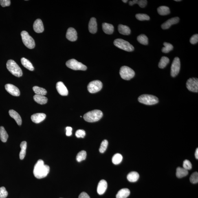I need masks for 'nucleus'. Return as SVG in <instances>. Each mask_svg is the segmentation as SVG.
<instances>
[{
	"label": "nucleus",
	"mask_w": 198,
	"mask_h": 198,
	"mask_svg": "<svg viewBox=\"0 0 198 198\" xmlns=\"http://www.w3.org/2000/svg\"><path fill=\"white\" fill-rule=\"evenodd\" d=\"M6 67L9 71L15 76L20 77L23 75L21 68L14 60H8L7 62Z\"/></svg>",
	"instance_id": "7ed1b4c3"
},
{
	"label": "nucleus",
	"mask_w": 198,
	"mask_h": 198,
	"mask_svg": "<svg viewBox=\"0 0 198 198\" xmlns=\"http://www.w3.org/2000/svg\"><path fill=\"white\" fill-rule=\"evenodd\" d=\"M33 28L36 33H40L43 32L44 26L42 21L40 19H37L33 25Z\"/></svg>",
	"instance_id": "a211bd4d"
},
{
	"label": "nucleus",
	"mask_w": 198,
	"mask_h": 198,
	"mask_svg": "<svg viewBox=\"0 0 198 198\" xmlns=\"http://www.w3.org/2000/svg\"><path fill=\"white\" fill-rule=\"evenodd\" d=\"M190 182L193 184L198 182V173L197 172H195L193 173L190 178Z\"/></svg>",
	"instance_id": "58836bf2"
},
{
	"label": "nucleus",
	"mask_w": 198,
	"mask_h": 198,
	"mask_svg": "<svg viewBox=\"0 0 198 198\" xmlns=\"http://www.w3.org/2000/svg\"><path fill=\"white\" fill-rule=\"evenodd\" d=\"M139 175L137 172L133 171L130 172L127 176L128 180L130 182H134L138 180Z\"/></svg>",
	"instance_id": "393cba45"
},
{
	"label": "nucleus",
	"mask_w": 198,
	"mask_h": 198,
	"mask_svg": "<svg viewBox=\"0 0 198 198\" xmlns=\"http://www.w3.org/2000/svg\"><path fill=\"white\" fill-rule=\"evenodd\" d=\"M50 167L44 164L42 160H39L34 166L33 173L35 177L38 179H42L46 177L49 173Z\"/></svg>",
	"instance_id": "f257e3e1"
},
{
	"label": "nucleus",
	"mask_w": 198,
	"mask_h": 198,
	"mask_svg": "<svg viewBox=\"0 0 198 198\" xmlns=\"http://www.w3.org/2000/svg\"><path fill=\"white\" fill-rule=\"evenodd\" d=\"M27 143L26 141H24L20 144V148H21V151L19 154L20 159L23 160L25 157L26 155V150Z\"/></svg>",
	"instance_id": "c85d7f7f"
},
{
	"label": "nucleus",
	"mask_w": 198,
	"mask_h": 198,
	"mask_svg": "<svg viewBox=\"0 0 198 198\" xmlns=\"http://www.w3.org/2000/svg\"><path fill=\"white\" fill-rule=\"evenodd\" d=\"M97 26L96 18L94 17L91 18L90 20L89 24V32L93 34L96 33L97 31Z\"/></svg>",
	"instance_id": "6ab92c4d"
},
{
	"label": "nucleus",
	"mask_w": 198,
	"mask_h": 198,
	"mask_svg": "<svg viewBox=\"0 0 198 198\" xmlns=\"http://www.w3.org/2000/svg\"></svg>",
	"instance_id": "864d4df0"
},
{
	"label": "nucleus",
	"mask_w": 198,
	"mask_h": 198,
	"mask_svg": "<svg viewBox=\"0 0 198 198\" xmlns=\"http://www.w3.org/2000/svg\"><path fill=\"white\" fill-rule=\"evenodd\" d=\"M108 184L106 181L105 180L102 179L99 182L98 186H97V193L100 195H102L105 192L107 188Z\"/></svg>",
	"instance_id": "dca6fc26"
},
{
	"label": "nucleus",
	"mask_w": 198,
	"mask_h": 198,
	"mask_svg": "<svg viewBox=\"0 0 198 198\" xmlns=\"http://www.w3.org/2000/svg\"><path fill=\"white\" fill-rule=\"evenodd\" d=\"M8 195V192L4 187L0 188V198H6Z\"/></svg>",
	"instance_id": "a19ab883"
},
{
	"label": "nucleus",
	"mask_w": 198,
	"mask_h": 198,
	"mask_svg": "<svg viewBox=\"0 0 198 198\" xmlns=\"http://www.w3.org/2000/svg\"><path fill=\"white\" fill-rule=\"evenodd\" d=\"M102 29L104 32L107 34H112L114 31L113 26L111 24L104 23L102 25Z\"/></svg>",
	"instance_id": "412c9836"
},
{
	"label": "nucleus",
	"mask_w": 198,
	"mask_h": 198,
	"mask_svg": "<svg viewBox=\"0 0 198 198\" xmlns=\"http://www.w3.org/2000/svg\"><path fill=\"white\" fill-rule=\"evenodd\" d=\"M102 87V82L100 80H96L90 82L87 86V89L90 93H95L100 91Z\"/></svg>",
	"instance_id": "1a4fd4ad"
},
{
	"label": "nucleus",
	"mask_w": 198,
	"mask_h": 198,
	"mask_svg": "<svg viewBox=\"0 0 198 198\" xmlns=\"http://www.w3.org/2000/svg\"><path fill=\"white\" fill-rule=\"evenodd\" d=\"M79 198H90L88 194L85 192L81 193L79 196Z\"/></svg>",
	"instance_id": "de8ad7c7"
},
{
	"label": "nucleus",
	"mask_w": 198,
	"mask_h": 198,
	"mask_svg": "<svg viewBox=\"0 0 198 198\" xmlns=\"http://www.w3.org/2000/svg\"><path fill=\"white\" fill-rule=\"evenodd\" d=\"M188 174V170L185 169V168L178 167L176 171V176L178 178H181L186 177Z\"/></svg>",
	"instance_id": "a878e982"
},
{
	"label": "nucleus",
	"mask_w": 198,
	"mask_h": 198,
	"mask_svg": "<svg viewBox=\"0 0 198 198\" xmlns=\"http://www.w3.org/2000/svg\"><path fill=\"white\" fill-rule=\"evenodd\" d=\"M87 156V153L84 150H82L76 156V160L79 162L85 160Z\"/></svg>",
	"instance_id": "f704fd0d"
},
{
	"label": "nucleus",
	"mask_w": 198,
	"mask_h": 198,
	"mask_svg": "<svg viewBox=\"0 0 198 198\" xmlns=\"http://www.w3.org/2000/svg\"><path fill=\"white\" fill-rule=\"evenodd\" d=\"M21 62L24 67L26 68L29 70L31 71L34 70V68L32 64L27 59L25 58H22L21 59Z\"/></svg>",
	"instance_id": "bb28decb"
},
{
	"label": "nucleus",
	"mask_w": 198,
	"mask_h": 198,
	"mask_svg": "<svg viewBox=\"0 0 198 198\" xmlns=\"http://www.w3.org/2000/svg\"><path fill=\"white\" fill-rule=\"evenodd\" d=\"M190 43L193 44L197 43L198 41V35L196 34L192 36L190 40Z\"/></svg>",
	"instance_id": "37998d69"
},
{
	"label": "nucleus",
	"mask_w": 198,
	"mask_h": 198,
	"mask_svg": "<svg viewBox=\"0 0 198 198\" xmlns=\"http://www.w3.org/2000/svg\"><path fill=\"white\" fill-rule=\"evenodd\" d=\"M56 89L58 93L62 96H67L68 94L67 88L64 85L63 82H57Z\"/></svg>",
	"instance_id": "2eb2a0df"
},
{
	"label": "nucleus",
	"mask_w": 198,
	"mask_h": 198,
	"mask_svg": "<svg viewBox=\"0 0 198 198\" xmlns=\"http://www.w3.org/2000/svg\"><path fill=\"white\" fill-rule=\"evenodd\" d=\"M137 4H138L141 8H144L147 4V1L146 0H140V1L138 0Z\"/></svg>",
	"instance_id": "a18cd8bd"
},
{
	"label": "nucleus",
	"mask_w": 198,
	"mask_h": 198,
	"mask_svg": "<svg viewBox=\"0 0 198 198\" xmlns=\"http://www.w3.org/2000/svg\"><path fill=\"white\" fill-rule=\"evenodd\" d=\"M157 12L160 15L166 16L170 13V11L168 7L161 6L158 8Z\"/></svg>",
	"instance_id": "cd10ccee"
},
{
	"label": "nucleus",
	"mask_w": 198,
	"mask_h": 198,
	"mask_svg": "<svg viewBox=\"0 0 198 198\" xmlns=\"http://www.w3.org/2000/svg\"><path fill=\"white\" fill-rule=\"evenodd\" d=\"M175 1L176 2H180V1H181V0H175Z\"/></svg>",
	"instance_id": "603ef678"
},
{
	"label": "nucleus",
	"mask_w": 198,
	"mask_h": 198,
	"mask_svg": "<svg viewBox=\"0 0 198 198\" xmlns=\"http://www.w3.org/2000/svg\"><path fill=\"white\" fill-rule=\"evenodd\" d=\"M10 0H0V4L3 7L9 6L10 5Z\"/></svg>",
	"instance_id": "c03bdc74"
},
{
	"label": "nucleus",
	"mask_w": 198,
	"mask_h": 198,
	"mask_svg": "<svg viewBox=\"0 0 198 198\" xmlns=\"http://www.w3.org/2000/svg\"><path fill=\"white\" fill-rule=\"evenodd\" d=\"M103 116L102 112L100 110H94L88 112L84 115V120L88 122H97L102 118Z\"/></svg>",
	"instance_id": "f03ea898"
},
{
	"label": "nucleus",
	"mask_w": 198,
	"mask_h": 198,
	"mask_svg": "<svg viewBox=\"0 0 198 198\" xmlns=\"http://www.w3.org/2000/svg\"><path fill=\"white\" fill-rule=\"evenodd\" d=\"M136 18L139 21H144V20H149L150 19L149 16L147 14H137L136 15Z\"/></svg>",
	"instance_id": "4c0bfd02"
},
{
	"label": "nucleus",
	"mask_w": 198,
	"mask_h": 198,
	"mask_svg": "<svg viewBox=\"0 0 198 198\" xmlns=\"http://www.w3.org/2000/svg\"><path fill=\"white\" fill-rule=\"evenodd\" d=\"M34 99L35 101L41 105L46 104L48 101L47 97L44 95L36 94L34 96Z\"/></svg>",
	"instance_id": "5701e85b"
},
{
	"label": "nucleus",
	"mask_w": 198,
	"mask_h": 198,
	"mask_svg": "<svg viewBox=\"0 0 198 198\" xmlns=\"http://www.w3.org/2000/svg\"><path fill=\"white\" fill-rule=\"evenodd\" d=\"M9 114L11 117L15 120L18 125H21L22 124L21 117L17 112L14 111L13 110H10L9 111Z\"/></svg>",
	"instance_id": "aec40b11"
},
{
	"label": "nucleus",
	"mask_w": 198,
	"mask_h": 198,
	"mask_svg": "<svg viewBox=\"0 0 198 198\" xmlns=\"http://www.w3.org/2000/svg\"><path fill=\"white\" fill-rule=\"evenodd\" d=\"M108 145V142L107 140H104L101 144L99 151L100 153H104L105 152L106 149H107Z\"/></svg>",
	"instance_id": "e433bc0d"
},
{
	"label": "nucleus",
	"mask_w": 198,
	"mask_h": 198,
	"mask_svg": "<svg viewBox=\"0 0 198 198\" xmlns=\"http://www.w3.org/2000/svg\"><path fill=\"white\" fill-rule=\"evenodd\" d=\"M66 65L68 68L74 70L86 71L87 69L86 65L74 59L68 61Z\"/></svg>",
	"instance_id": "0eeeda50"
},
{
	"label": "nucleus",
	"mask_w": 198,
	"mask_h": 198,
	"mask_svg": "<svg viewBox=\"0 0 198 198\" xmlns=\"http://www.w3.org/2000/svg\"><path fill=\"white\" fill-rule=\"evenodd\" d=\"M6 90L14 96H20V93L19 89L13 85L10 84H7L5 86Z\"/></svg>",
	"instance_id": "f8f14e48"
},
{
	"label": "nucleus",
	"mask_w": 198,
	"mask_h": 198,
	"mask_svg": "<svg viewBox=\"0 0 198 198\" xmlns=\"http://www.w3.org/2000/svg\"><path fill=\"white\" fill-rule=\"evenodd\" d=\"M137 39L139 43L142 45H147L148 44V39L147 37L144 34H141L138 36Z\"/></svg>",
	"instance_id": "473e14b6"
},
{
	"label": "nucleus",
	"mask_w": 198,
	"mask_h": 198,
	"mask_svg": "<svg viewBox=\"0 0 198 198\" xmlns=\"http://www.w3.org/2000/svg\"><path fill=\"white\" fill-rule=\"evenodd\" d=\"M170 60L166 57H161L160 61L159 64V67L161 69L164 68L167 64L169 63Z\"/></svg>",
	"instance_id": "2f4dec72"
},
{
	"label": "nucleus",
	"mask_w": 198,
	"mask_h": 198,
	"mask_svg": "<svg viewBox=\"0 0 198 198\" xmlns=\"http://www.w3.org/2000/svg\"><path fill=\"white\" fill-rule=\"evenodd\" d=\"M118 31L120 34L126 35H128L131 33V30L129 27L122 24L119 25Z\"/></svg>",
	"instance_id": "b1692460"
},
{
	"label": "nucleus",
	"mask_w": 198,
	"mask_h": 198,
	"mask_svg": "<svg viewBox=\"0 0 198 198\" xmlns=\"http://www.w3.org/2000/svg\"><path fill=\"white\" fill-rule=\"evenodd\" d=\"M8 138V135L3 127H0V138L2 142H6Z\"/></svg>",
	"instance_id": "c756f323"
},
{
	"label": "nucleus",
	"mask_w": 198,
	"mask_h": 198,
	"mask_svg": "<svg viewBox=\"0 0 198 198\" xmlns=\"http://www.w3.org/2000/svg\"><path fill=\"white\" fill-rule=\"evenodd\" d=\"M75 135L78 138H83L86 135V132L84 130H79L76 131Z\"/></svg>",
	"instance_id": "79ce46f5"
},
{
	"label": "nucleus",
	"mask_w": 198,
	"mask_h": 198,
	"mask_svg": "<svg viewBox=\"0 0 198 198\" xmlns=\"http://www.w3.org/2000/svg\"><path fill=\"white\" fill-rule=\"evenodd\" d=\"M21 35L24 45L29 49H34L35 44L32 37L29 35L27 31H22Z\"/></svg>",
	"instance_id": "6e6552de"
},
{
	"label": "nucleus",
	"mask_w": 198,
	"mask_h": 198,
	"mask_svg": "<svg viewBox=\"0 0 198 198\" xmlns=\"http://www.w3.org/2000/svg\"><path fill=\"white\" fill-rule=\"evenodd\" d=\"M163 45L164 47H163L162 49V51L163 53H168L173 49V46L171 44L167 42H164Z\"/></svg>",
	"instance_id": "c9c22d12"
},
{
	"label": "nucleus",
	"mask_w": 198,
	"mask_h": 198,
	"mask_svg": "<svg viewBox=\"0 0 198 198\" xmlns=\"http://www.w3.org/2000/svg\"><path fill=\"white\" fill-rule=\"evenodd\" d=\"M120 75L123 79L128 80L134 78L135 73L133 69L127 66H124L121 68Z\"/></svg>",
	"instance_id": "423d86ee"
},
{
	"label": "nucleus",
	"mask_w": 198,
	"mask_h": 198,
	"mask_svg": "<svg viewBox=\"0 0 198 198\" xmlns=\"http://www.w3.org/2000/svg\"><path fill=\"white\" fill-rule=\"evenodd\" d=\"M138 0H133V1H130L129 2V4L130 6H133L134 5L137 4Z\"/></svg>",
	"instance_id": "09e8293b"
},
{
	"label": "nucleus",
	"mask_w": 198,
	"mask_h": 198,
	"mask_svg": "<svg viewBox=\"0 0 198 198\" xmlns=\"http://www.w3.org/2000/svg\"><path fill=\"white\" fill-rule=\"evenodd\" d=\"M46 115L43 113H37L31 116V119L35 123H39L45 119Z\"/></svg>",
	"instance_id": "f3484780"
},
{
	"label": "nucleus",
	"mask_w": 198,
	"mask_h": 198,
	"mask_svg": "<svg viewBox=\"0 0 198 198\" xmlns=\"http://www.w3.org/2000/svg\"><path fill=\"white\" fill-rule=\"evenodd\" d=\"M66 38L69 41L71 42L76 41L78 38L76 30L73 28H69L67 31Z\"/></svg>",
	"instance_id": "ddd939ff"
},
{
	"label": "nucleus",
	"mask_w": 198,
	"mask_h": 198,
	"mask_svg": "<svg viewBox=\"0 0 198 198\" xmlns=\"http://www.w3.org/2000/svg\"><path fill=\"white\" fill-rule=\"evenodd\" d=\"M186 87L190 91L193 92L198 93V79L197 78H191L187 80Z\"/></svg>",
	"instance_id": "9b49d317"
},
{
	"label": "nucleus",
	"mask_w": 198,
	"mask_h": 198,
	"mask_svg": "<svg viewBox=\"0 0 198 198\" xmlns=\"http://www.w3.org/2000/svg\"><path fill=\"white\" fill-rule=\"evenodd\" d=\"M114 44L116 46L123 50L131 52L134 50V48L129 42L121 38H117L114 41Z\"/></svg>",
	"instance_id": "39448f33"
},
{
	"label": "nucleus",
	"mask_w": 198,
	"mask_h": 198,
	"mask_svg": "<svg viewBox=\"0 0 198 198\" xmlns=\"http://www.w3.org/2000/svg\"><path fill=\"white\" fill-rule=\"evenodd\" d=\"M122 1L124 3H127L128 2V1L127 0H123Z\"/></svg>",
	"instance_id": "3c124183"
},
{
	"label": "nucleus",
	"mask_w": 198,
	"mask_h": 198,
	"mask_svg": "<svg viewBox=\"0 0 198 198\" xmlns=\"http://www.w3.org/2000/svg\"><path fill=\"white\" fill-rule=\"evenodd\" d=\"M33 91L37 95H45L47 94V92L44 88L35 86L33 87Z\"/></svg>",
	"instance_id": "7c9ffc66"
},
{
	"label": "nucleus",
	"mask_w": 198,
	"mask_h": 198,
	"mask_svg": "<svg viewBox=\"0 0 198 198\" xmlns=\"http://www.w3.org/2000/svg\"><path fill=\"white\" fill-rule=\"evenodd\" d=\"M139 102L146 105H153L159 102V99L156 97L148 94H143L138 98Z\"/></svg>",
	"instance_id": "20e7f679"
},
{
	"label": "nucleus",
	"mask_w": 198,
	"mask_h": 198,
	"mask_svg": "<svg viewBox=\"0 0 198 198\" xmlns=\"http://www.w3.org/2000/svg\"><path fill=\"white\" fill-rule=\"evenodd\" d=\"M181 63L179 58L178 57L174 58L171 65L170 75L172 77L177 76L180 69Z\"/></svg>",
	"instance_id": "9d476101"
},
{
	"label": "nucleus",
	"mask_w": 198,
	"mask_h": 198,
	"mask_svg": "<svg viewBox=\"0 0 198 198\" xmlns=\"http://www.w3.org/2000/svg\"><path fill=\"white\" fill-rule=\"evenodd\" d=\"M195 156L196 159H198V148L196 150L195 153Z\"/></svg>",
	"instance_id": "8fccbe9b"
},
{
	"label": "nucleus",
	"mask_w": 198,
	"mask_h": 198,
	"mask_svg": "<svg viewBox=\"0 0 198 198\" xmlns=\"http://www.w3.org/2000/svg\"><path fill=\"white\" fill-rule=\"evenodd\" d=\"M66 135L67 136H70L72 134V128L71 127H66Z\"/></svg>",
	"instance_id": "49530a36"
},
{
	"label": "nucleus",
	"mask_w": 198,
	"mask_h": 198,
	"mask_svg": "<svg viewBox=\"0 0 198 198\" xmlns=\"http://www.w3.org/2000/svg\"><path fill=\"white\" fill-rule=\"evenodd\" d=\"M130 191L128 189L124 188L119 190L117 194L116 198H127L130 195Z\"/></svg>",
	"instance_id": "4be33fe9"
},
{
	"label": "nucleus",
	"mask_w": 198,
	"mask_h": 198,
	"mask_svg": "<svg viewBox=\"0 0 198 198\" xmlns=\"http://www.w3.org/2000/svg\"><path fill=\"white\" fill-rule=\"evenodd\" d=\"M179 21L178 17H175L170 18L162 24L161 25V28L163 29H167L169 28L172 25L177 24Z\"/></svg>",
	"instance_id": "4468645a"
},
{
	"label": "nucleus",
	"mask_w": 198,
	"mask_h": 198,
	"mask_svg": "<svg viewBox=\"0 0 198 198\" xmlns=\"http://www.w3.org/2000/svg\"><path fill=\"white\" fill-rule=\"evenodd\" d=\"M183 168L187 170H190L192 168V164L190 161L186 160L183 161Z\"/></svg>",
	"instance_id": "ea45409f"
},
{
	"label": "nucleus",
	"mask_w": 198,
	"mask_h": 198,
	"mask_svg": "<svg viewBox=\"0 0 198 198\" xmlns=\"http://www.w3.org/2000/svg\"><path fill=\"white\" fill-rule=\"evenodd\" d=\"M123 160V156L120 154L117 153L113 156L112 158V161L114 164H119L122 162Z\"/></svg>",
	"instance_id": "72a5a7b5"
}]
</instances>
